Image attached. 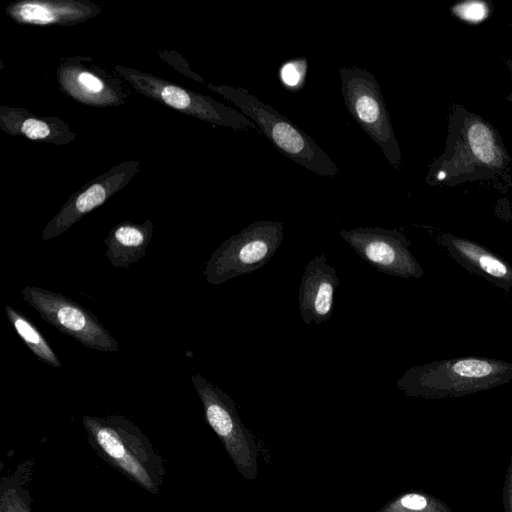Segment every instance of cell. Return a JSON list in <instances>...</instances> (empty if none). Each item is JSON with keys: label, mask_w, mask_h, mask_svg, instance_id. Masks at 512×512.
Here are the masks:
<instances>
[{"label": "cell", "mask_w": 512, "mask_h": 512, "mask_svg": "<svg viewBox=\"0 0 512 512\" xmlns=\"http://www.w3.org/2000/svg\"><path fill=\"white\" fill-rule=\"evenodd\" d=\"M87 441L97 455L152 495H158L166 470L150 439L131 420L112 414L85 415Z\"/></svg>", "instance_id": "6da1fadb"}, {"label": "cell", "mask_w": 512, "mask_h": 512, "mask_svg": "<svg viewBox=\"0 0 512 512\" xmlns=\"http://www.w3.org/2000/svg\"><path fill=\"white\" fill-rule=\"evenodd\" d=\"M512 380V363L465 357L412 366L396 386L409 396L461 395L489 389Z\"/></svg>", "instance_id": "7a4b0ae2"}, {"label": "cell", "mask_w": 512, "mask_h": 512, "mask_svg": "<svg viewBox=\"0 0 512 512\" xmlns=\"http://www.w3.org/2000/svg\"><path fill=\"white\" fill-rule=\"evenodd\" d=\"M221 91L287 158L320 176L341 174L332 158L311 136L271 105L244 88L225 87Z\"/></svg>", "instance_id": "3957f363"}, {"label": "cell", "mask_w": 512, "mask_h": 512, "mask_svg": "<svg viewBox=\"0 0 512 512\" xmlns=\"http://www.w3.org/2000/svg\"><path fill=\"white\" fill-rule=\"evenodd\" d=\"M284 237V224L259 220L221 243L204 268L208 284L220 285L265 266L278 250Z\"/></svg>", "instance_id": "277c9868"}, {"label": "cell", "mask_w": 512, "mask_h": 512, "mask_svg": "<svg viewBox=\"0 0 512 512\" xmlns=\"http://www.w3.org/2000/svg\"><path fill=\"white\" fill-rule=\"evenodd\" d=\"M339 76L340 90L348 113L378 145L388 162L400 170V147L376 77L359 67H341Z\"/></svg>", "instance_id": "5b68a950"}, {"label": "cell", "mask_w": 512, "mask_h": 512, "mask_svg": "<svg viewBox=\"0 0 512 512\" xmlns=\"http://www.w3.org/2000/svg\"><path fill=\"white\" fill-rule=\"evenodd\" d=\"M208 425L218 436L237 471L248 481L258 475V448L251 431L242 423L233 399L199 373L191 376Z\"/></svg>", "instance_id": "8992f818"}, {"label": "cell", "mask_w": 512, "mask_h": 512, "mask_svg": "<svg viewBox=\"0 0 512 512\" xmlns=\"http://www.w3.org/2000/svg\"><path fill=\"white\" fill-rule=\"evenodd\" d=\"M21 295L42 319L86 348L102 352L119 351L117 340L97 316L67 296L36 286L22 288Z\"/></svg>", "instance_id": "52a82bcc"}, {"label": "cell", "mask_w": 512, "mask_h": 512, "mask_svg": "<svg viewBox=\"0 0 512 512\" xmlns=\"http://www.w3.org/2000/svg\"><path fill=\"white\" fill-rule=\"evenodd\" d=\"M339 235L368 264L381 273L420 278L424 270L409 250L411 242L398 230L383 227L343 229Z\"/></svg>", "instance_id": "ba28073f"}, {"label": "cell", "mask_w": 512, "mask_h": 512, "mask_svg": "<svg viewBox=\"0 0 512 512\" xmlns=\"http://www.w3.org/2000/svg\"><path fill=\"white\" fill-rule=\"evenodd\" d=\"M340 279L335 268L319 254L305 266L298 291V307L306 325H319L333 314L334 295Z\"/></svg>", "instance_id": "9c48e42d"}, {"label": "cell", "mask_w": 512, "mask_h": 512, "mask_svg": "<svg viewBox=\"0 0 512 512\" xmlns=\"http://www.w3.org/2000/svg\"><path fill=\"white\" fill-rule=\"evenodd\" d=\"M443 245L463 266L502 288H512V268L487 249L451 235H444Z\"/></svg>", "instance_id": "30bf717a"}, {"label": "cell", "mask_w": 512, "mask_h": 512, "mask_svg": "<svg viewBox=\"0 0 512 512\" xmlns=\"http://www.w3.org/2000/svg\"><path fill=\"white\" fill-rule=\"evenodd\" d=\"M152 237L150 223L135 225L122 223L110 231L105 239L106 257L114 268L128 269L132 263L145 257Z\"/></svg>", "instance_id": "8fae6325"}, {"label": "cell", "mask_w": 512, "mask_h": 512, "mask_svg": "<svg viewBox=\"0 0 512 512\" xmlns=\"http://www.w3.org/2000/svg\"><path fill=\"white\" fill-rule=\"evenodd\" d=\"M35 457L28 456L16 468L0 478V512H32L29 485L32 482Z\"/></svg>", "instance_id": "7c38bea8"}, {"label": "cell", "mask_w": 512, "mask_h": 512, "mask_svg": "<svg viewBox=\"0 0 512 512\" xmlns=\"http://www.w3.org/2000/svg\"><path fill=\"white\" fill-rule=\"evenodd\" d=\"M4 309L15 331L38 360L54 368L61 367L57 354L34 323L10 305Z\"/></svg>", "instance_id": "4fadbf2b"}, {"label": "cell", "mask_w": 512, "mask_h": 512, "mask_svg": "<svg viewBox=\"0 0 512 512\" xmlns=\"http://www.w3.org/2000/svg\"><path fill=\"white\" fill-rule=\"evenodd\" d=\"M105 199V189L99 184L92 185L85 192L80 194L75 201V213L69 220L68 227L72 225L74 220L81 217V215L101 205L105 201Z\"/></svg>", "instance_id": "5bb4252c"}, {"label": "cell", "mask_w": 512, "mask_h": 512, "mask_svg": "<svg viewBox=\"0 0 512 512\" xmlns=\"http://www.w3.org/2000/svg\"><path fill=\"white\" fill-rule=\"evenodd\" d=\"M452 9L458 17L472 22L482 20L488 13L487 6L479 1L463 2Z\"/></svg>", "instance_id": "9a60e30c"}, {"label": "cell", "mask_w": 512, "mask_h": 512, "mask_svg": "<svg viewBox=\"0 0 512 512\" xmlns=\"http://www.w3.org/2000/svg\"><path fill=\"white\" fill-rule=\"evenodd\" d=\"M306 70V63L301 60L285 63L281 69V79L289 87H299Z\"/></svg>", "instance_id": "2e32d148"}, {"label": "cell", "mask_w": 512, "mask_h": 512, "mask_svg": "<svg viewBox=\"0 0 512 512\" xmlns=\"http://www.w3.org/2000/svg\"><path fill=\"white\" fill-rule=\"evenodd\" d=\"M161 97L166 104L175 109H184L191 103L187 92L176 86H166L161 92Z\"/></svg>", "instance_id": "e0dca14e"}, {"label": "cell", "mask_w": 512, "mask_h": 512, "mask_svg": "<svg viewBox=\"0 0 512 512\" xmlns=\"http://www.w3.org/2000/svg\"><path fill=\"white\" fill-rule=\"evenodd\" d=\"M21 17L26 21L50 23L55 20L54 14L43 6L25 4L20 9Z\"/></svg>", "instance_id": "ac0fdd59"}, {"label": "cell", "mask_w": 512, "mask_h": 512, "mask_svg": "<svg viewBox=\"0 0 512 512\" xmlns=\"http://www.w3.org/2000/svg\"><path fill=\"white\" fill-rule=\"evenodd\" d=\"M22 132L30 139L45 138L50 134L46 123L36 119H27L22 124Z\"/></svg>", "instance_id": "d6986e66"}, {"label": "cell", "mask_w": 512, "mask_h": 512, "mask_svg": "<svg viewBox=\"0 0 512 512\" xmlns=\"http://www.w3.org/2000/svg\"><path fill=\"white\" fill-rule=\"evenodd\" d=\"M79 82L92 92H99L103 88L102 82L88 72L79 75Z\"/></svg>", "instance_id": "ffe728a7"}, {"label": "cell", "mask_w": 512, "mask_h": 512, "mask_svg": "<svg viewBox=\"0 0 512 512\" xmlns=\"http://www.w3.org/2000/svg\"><path fill=\"white\" fill-rule=\"evenodd\" d=\"M510 67H511V74H512V64H510Z\"/></svg>", "instance_id": "44dd1931"}]
</instances>
